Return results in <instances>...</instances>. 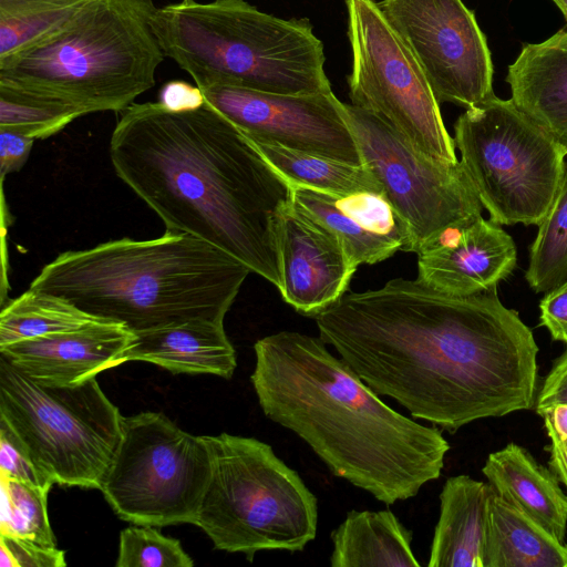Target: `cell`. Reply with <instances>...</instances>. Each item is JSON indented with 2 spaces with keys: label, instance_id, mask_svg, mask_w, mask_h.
I'll use <instances>...</instances> for the list:
<instances>
[{
  "label": "cell",
  "instance_id": "74e56055",
  "mask_svg": "<svg viewBox=\"0 0 567 567\" xmlns=\"http://www.w3.org/2000/svg\"><path fill=\"white\" fill-rule=\"evenodd\" d=\"M544 425L547 436L550 440L548 461L549 468L556 475L558 481L567 488V443L561 442L557 437L547 419H544Z\"/></svg>",
  "mask_w": 567,
  "mask_h": 567
},
{
  "label": "cell",
  "instance_id": "1f68e13d",
  "mask_svg": "<svg viewBox=\"0 0 567 567\" xmlns=\"http://www.w3.org/2000/svg\"><path fill=\"white\" fill-rule=\"evenodd\" d=\"M0 475L50 491L53 480L38 465L28 447L0 419Z\"/></svg>",
  "mask_w": 567,
  "mask_h": 567
},
{
  "label": "cell",
  "instance_id": "f35d334b",
  "mask_svg": "<svg viewBox=\"0 0 567 567\" xmlns=\"http://www.w3.org/2000/svg\"><path fill=\"white\" fill-rule=\"evenodd\" d=\"M543 419H547L557 437L567 443V404L554 405L543 415Z\"/></svg>",
  "mask_w": 567,
  "mask_h": 567
},
{
  "label": "cell",
  "instance_id": "d6a6232c",
  "mask_svg": "<svg viewBox=\"0 0 567 567\" xmlns=\"http://www.w3.org/2000/svg\"><path fill=\"white\" fill-rule=\"evenodd\" d=\"M0 545L11 554L17 567H64V550L35 542L0 534Z\"/></svg>",
  "mask_w": 567,
  "mask_h": 567
},
{
  "label": "cell",
  "instance_id": "d6986e66",
  "mask_svg": "<svg viewBox=\"0 0 567 567\" xmlns=\"http://www.w3.org/2000/svg\"><path fill=\"white\" fill-rule=\"evenodd\" d=\"M506 82L514 104L567 150V24L524 45Z\"/></svg>",
  "mask_w": 567,
  "mask_h": 567
},
{
  "label": "cell",
  "instance_id": "ffe728a7",
  "mask_svg": "<svg viewBox=\"0 0 567 567\" xmlns=\"http://www.w3.org/2000/svg\"><path fill=\"white\" fill-rule=\"evenodd\" d=\"M134 333L121 364L145 361L174 374H213L225 379L235 372L236 351L224 322L196 319Z\"/></svg>",
  "mask_w": 567,
  "mask_h": 567
},
{
  "label": "cell",
  "instance_id": "d4e9b609",
  "mask_svg": "<svg viewBox=\"0 0 567 567\" xmlns=\"http://www.w3.org/2000/svg\"><path fill=\"white\" fill-rule=\"evenodd\" d=\"M254 143L289 184L306 186L338 197L361 193L383 195L381 183L365 164L347 163L272 143Z\"/></svg>",
  "mask_w": 567,
  "mask_h": 567
},
{
  "label": "cell",
  "instance_id": "9c48e42d",
  "mask_svg": "<svg viewBox=\"0 0 567 567\" xmlns=\"http://www.w3.org/2000/svg\"><path fill=\"white\" fill-rule=\"evenodd\" d=\"M453 140L489 219L527 226L544 220L563 178L567 150L512 99L494 95L466 109L454 124Z\"/></svg>",
  "mask_w": 567,
  "mask_h": 567
},
{
  "label": "cell",
  "instance_id": "ba28073f",
  "mask_svg": "<svg viewBox=\"0 0 567 567\" xmlns=\"http://www.w3.org/2000/svg\"><path fill=\"white\" fill-rule=\"evenodd\" d=\"M0 419L55 484L101 488L122 437L124 416L96 377L41 383L0 355Z\"/></svg>",
  "mask_w": 567,
  "mask_h": 567
},
{
  "label": "cell",
  "instance_id": "603a6c76",
  "mask_svg": "<svg viewBox=\"0 0 567 567\" xmlns=\"http://www.w3.org/2000/svg\"><path fill=\"white\" fill-rule=\"evenodd\" d=\"M412 532L389 509L350 511L331 533L332 567H420Z\"/></svg>",
  "mask_w": 567,
  "mask_h": 567
},
{
  "label": "cell",
  "instance_id": "484cf974",
  "mask_svg": "<svg viewBox=\"0 0 567 567\" xmlns=\"http://www.w3.org/2000/svg\"><path fill=\"white\" fill-rule=\"evenodd\" d=\"M100 320L72 303L31 289L2 306L0 349L7 346L82 328Z\"/></svg>",
  "mask_w": 567,
  "mask_h": 567
},
{
  "label": "cell",
  "instance_id": "6da1fadb",
  "mask_svg": "<svg viewBox=\"0 0 567 567\" xmlns=\"http://www.w3.org/2000/svg\"><path fill=\"white\" fill-rule=\"evenodd\" d=\"M315 320L375 393L452 434L535 405L538 347L496 289L460 297L396 278L344 293Z\"/></svg>",
  "mask_w": 567,
  "mask_h": 567
},
{
  "label": "cell",
  "instance_id": "d590c367",
  "mask_svg": "<svg viewBox=\"0 0 567 567\" xmlns=\"http://www.w3.org/2000/svg\"><path fill=\"white\" fill-rule=\"evenodd\" d=\"M34 141L13 131L0 128V173L2 182L6 175L20 171L25 164Z\"/></svg>",
  "mask_w": 567,
  "mask_h": 567
},
{
  "label": "cell",
  "instance_id": "5b68a950",
  "mask_svg": "<svg viewBox=\"0 0 567 567\" xmlns=\"http://www.w3.org/2000/svg\"><path fill=\"white\" fill-rule=\"evenodd\" d=\"M152 27L164 51L199 89L309 95L332 91L324 50L308 19H282L246 0H183L157 8Z\"/></svg>",
  "mask_w": 567,
  "mask_h": 567
},
{
  "label": "cell",
  "instance_id": "7c38bea8",
  "mask_svg": "<svg viewBox=\"0 0 567 567\" xmlns=\"http://www.w3.org/2000/svg\"><path fill=\"white\" fill-rule=\"evenodd\" d=\"M346 111L363 164L408 230L406 251L417 254L446 231L482 216L484 207L461 161L427 157L380 116L352 104H346Z\"/></svg>",
  "mask_w": 567,
  "mask_h": 567
},
{
  "label": "cell",
  "instance_id": "7a4b0ae2",
  "mask_svg": "<svg viewBox=\"0 0 567 567\" xmlns=\"http://www.w3.org/2000/svg\"><path fill=\"white\" fill-rule=\"evenodd\" d=\"M110 157L166 231L197 237L279 288L275 223L290 203V184L210 104L181 112L131 104L112 133Z\"/></svg>",
  "mask_w": 567,
  "mask_h": 567
},
{
  "label": "cell",
  "instance_id": "b9f144b4",
  "mask_svg": "<svg viewBox=\"0 0 567 567\" xmlns=\"http://www.w3.org/2000/svg\"><path fill=\"white\" fill-rule=\"evenodd\" d=\"M565 546H566V548H567V543H565Z\"/></svg>",
  "mask_w": 567,
  "mask_h": 567
},
{
  "label": "cell",
  "instance_id": "f1b7e54d",
  "mask_svg": "<svg viewBox=\"0 0 567 567\" xmlns=\"http://www.w3.org/2000/svg\"><path fill=\"white\" fill-rule=\"evenodd\" d=\"M86 0H0V59L68 21Z\"/></svg>",
  "mask_w": 567,
  "mask_h": 567
},
{
  "label": "cell",
  "instance_id": "8992f818",
  "mask_svg": "<svg viewBox=\"0 0 567 567\" xmlns=\"http://www.w3.org/2000/svg\"><path fill=\"white\" fill-rule=\"evenodd\" d=\"M154 0H86L64 23L0 59V82L61 100L84 115L126 110L155 85L164 51Z\"/></svg>",
  "mask_w": 567,
  "mask_h": 567
},
{
  "label": "cell",
  "instance_id": "277c9868",
  "mask_svg": "<svg viewBox=\"0 0 567 567\" xmlns=\"http://www.w3.org/2000/svg\"><path fill=\"white\" fill-rule=\"evenodd\" d=\"M249 272L197 237L165 231L62 252L30 288L140 332L196 319L224 322Z\"/></svg>",
  "mask_w": 567,
  "mask_h": 567
},
{
  "label": "cell",
  "instance_id": "52a82bcc",
  "mask_svg": "<svg viewBox=\"0 0 567 567\" xmlns=\"http://www.w3.org/2000/svg\"><path fill=\"white\" fill-rule=\"evenodd\" d=\"M212 472L195 525L214 547L241 553L302 551L316 538L318 501L300 475L255 437L203 435Z\"/></svg>",
  "mask_w": 567,
  "mask_h": 567
},
{
  "label": "cell",
  "instance_id": "2e32d148",
  "mask_svg": "<svg viewBox=\"0 0 567 567\" xmlns=\"http://www.w3.org/2000/svg\"><path fill=\"white\" fill-rule=\"evenodd\" d=\"M446 231L417 255V279L452 296H472L496 289L514 270L513 238L492 219Z\"/></svg>",
  "mask_w": 567,
  "mask_h": 567
},
{
  "label": "cell",
  "instance_id": "44dd1931",
  "mask_svg": "<svg viewBox=\"0 0 567 567\" xmlns=\"http://www.w3.org/2000/svg\"><path fill=\"white\" fill-rule=\"evenodd\" d=\"M492 492L489 484L464 474L445 481L429 567H485Z\"/></svg>",
  "mask_w": 567,
  "mask_h": 567
},
{
  "label": "cell",
  "instance_id": "cb8c5ba5",
  "mask_svg": "<svg viewBox=\"0 0 567 567\" xmlns=\"http://www.w3.org/2000/svg\"><path fill=\"white\" fill-rule=\"evenodd\" d=\"M485 567H567V548L493 489Z\"/></svg>",
  "mask_w": 567,
  "mask_h": 567
},
{
  "label": "cell",
  "instance_id": "ab89813d",
  "mask_svg": "<svg viewBox=\"0 0 567 567\" xmlns=\"http://www.w3.org/2000/svg\"><path fill=\"white\" fill-rule=\"evenodd\" d=\"M0 567H17L9 550L0 545Z\"/></svg>",
  "mask_w": 567,
  "mask_h": 567
},
{
  "label": "cell",
  "instance_id": "7402d4cb",
  "mask_svg": "<svg viewBox=\"0 0 567 567\" xmlns=\"http://www.w3.org/2000/svg\"><path fill=\"white\" fill-rule=\"evenodd\" d=\"M482 472L502 499L565 543L567 495L550 468L523 446L509 443L487 456Z\"/></svg>",
  "mask_w": 567,
  "mask_h": 567
},
{
  "label": "cell",
  "instance_id": "4dcf8cb0",
  "mask_svg": "<svg viewBox=\"0 0 567 567\" xmlns=\"http://www.w3.org/2000/svg\"><path fill=\"white\" fill-rule=\"evenodd\" d=\"M116 567H192L194 560L181 542L154 526L131 525L120 534Z\"/></svg>",
  "mask_w": 567,
  "mask_h": 567
},
{
  "label": "cell",
  "instance_id": "e0dca14e",
  "mask_svg": "<svg viewBox=\"0 0 567 567\" xmlns=\"http://www.w3.org/2000/svg\"><path fill=\"white\" fill-rule=\"evenodd\" d=\"M134 338L125 326L100 319L75 330L7 346L0 355L41 383L68 385L120 365Z\"/></svg>",
  "mask_w": 567,
  "mask_h": 567
},
{
  "label": "cell",
  "instance_id": "60d3db41",
  "mask_svg": "<svg viewBox=\"0 0 567 567\" xmlns=\"http://www.w3.org/2000/svg\"><path fill=\"white\" fill-rule=\"evenodd\" d=\"M567 20V0H553Z\"/></svg>",
  "mask_w": 567,
  "mask_h": 567
},
{
  "label": "cell",
  "instance_id": "4fadbf2b",
  "mask_svg": "<svg viewBox=\"0 0 567 567\" xmlns=\"http://www.w3.org/2000/svg\"><path fill=\"white\" fill-rule=\"evenodd\" d=\"M378 6L417 60L439 103L470 109L495 95L486 37L462 0H381Z\"/></svg>",
  "mask_w": 567,
  "mask_h": 567
},
{
  "label": "cell",
  "instance_id": "9a60e30c",
  "mask_svg": "<svg viewBox=\"0 0 567 567\" xmlns=\"http://www.w3.org/2000/svg\"><path fill=\"white\" fill-rule=\"evenodd\" d=\"M275 239L278 290L296 311L315 317L346 293L358 266L337 238L291 203L277 215Z\"/></svg>",
  "mask_w": 567,
  "mask_h": 567
},
{
  "label": "cell",
  "instance_id": "836d02e7",
  "mask_svg": "<svg viewBox=\"0 0 567 567\" xmlns=\"http://www.w3.org/2000/svg\"><path fill=\"white\" fill-rule=\"evenodd\" d=\"M539 310L540 326L548 330L554 341L567 347V280L545 292Z\"/></svg>",
  "mask_w": 567,
  "mask_h": 567
},
{
  "label": "cell",
  "instance_id": "ac0fdd59",
  "mask_svg": "<svg viewBox=\"0 0 567 567\" xmlns=\"http://www.w3.org/2000/svg\"><path fill=\"white\" fill-rule=\"evenodd\" d=\"M290 187L291 205L337 238L357 266L408 250V230L383 195L338 197L301 185Z\"/></svg>",
  "mask_w": 567,
  "mask_h": 567
},
{
  "label": "cell",
  "instance_id": "e575fe53",
  "mask_svg": "<svg viewBox=\"0 0 567 567\" xmlns=\"http://www.w3.org/2000/svg\"><path fill=\"white\" fill-rule=\"evenodd\" d=\"M567 404V350L557 358L535 399V410L543 416L556 404Z\"/></svg>",
  "mask_w": 567,
  "mask_h": 567
},
{
  "label": "cell",
  "instance_id": "4316f807",
  "mask_svg": "<svg viewBox=\"0 0 567 567\" xmlns=\"http://www.w3.org/2000/svg\"><path fill=\"white\" fill-rule=\"evenodd\" d=\"M525 279L535 292L567 280V159L557 194L529 248Z\"/></svg>",
  "mask_w": 567,
  "mask_h": 567
},
{
  "label": "cell",
  "instance_id": "83f0119b",
  "mask_svg": "<svg viewBox=\"0 0 567 567\" xmlns=\"http://www.w3.org/2000/svg\"><path fill=\"white\" fill-rule=\"evenodd\" d=\"M83 115L72 104L0 82V128L47 138Z\"/></svg>",
  "mask_w": 567,
  "mask_h": 567
},
{
  "label": "cell",
  "instance_id": "f546056e",
  "mask_svg": "<svg viewBox=\"0 0 567 567\" xmlns=\"http://www.w3.org/2000/svg\"><path fill=\"white\" fill-rule=\"evenodd\" d=\"M0 534L56 547L48 517V489L0 475Z\"/></svg>",
  "mask_w": 567,
  "mask_h": 567
},
{
  "label": "cell",
  "instance_id": "3957f363",
  "mask_svg": "<svg viewBox=\"0 0 567 567\" xmlns=\"http://www.w3.org/2000/svg\"><path fill=\"white\" fill-rule=\"evenodd\" d=\"M250 381L264 414L301 437L329 471L392 505L441 476L437 426L385 404L320 337L280 331L254 344Z\"/></svg>",
  "mask_w": 567,
  "mask_h": 567
},
{
  "label": "cell",
  "instance_id": "30bf717a",
  "mask_svg": "<svg viewBox=\"0 0 567 567\" xmlns=\"http://www.w3.org/2000/svg\"><path fill=\"white\" fill-rule=\"evenodd\" d=\"M210 472L203 435L183 431L162 412H142L124 417L100 491L130 523L195 525Z\"/></svg>",
  "mask_w": 567,
  "mask_h": 567
},
{
  "label": "cell",
  "instance_id": "8fae6325",
  "mask_svg": "<svg viewBox=\"0 0 567 567\" xmlns=\"http://www.w3.org/2000/svg\"><path fill=\"white\" fill-rule=\"evenodd\" d=\"M351 104L389 123L419 153L457 163L454 140L417 60L374 0H346Z\"/></svg>",
  "mask_w": 567,
  "mask_h": 567
},
{
  "label": "cell",
  "instance_id": "5bb4252c",
  "mask_svg": "<svg viewBox=\"0 0 567 567\" xmlns=\"http://www.w3.org/2000/svg\"><path fill=\"white\" fill-rule=\"evenodd\" d=\"M200 90L208 104L254 141L363 164L346 104L333 91L287 95L231 85Z\"/></svg>",
  "mask_w": 567,
  "mask_h": 567
},
{
  "label": "cell",
  "instance_id": "8d00e7d4",
  "mask_svg": "<svg viewBox=\"0 0 567 567\" xmlns=\"http://www.w3.org/2000/svg\"><path fill=\"white\" fill-rule=\"evenodd\" d=\"M167 110L181 112L195 110L205 104L203 91L181 80L166 82L158 93V101Z\"/></svg>",
  "mask_w": 567,
  "mask_h": 567
}]
</instances>
